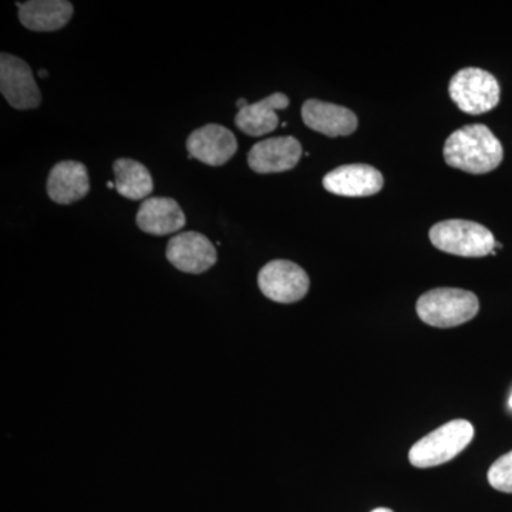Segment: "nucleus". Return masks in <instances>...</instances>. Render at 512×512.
Wrapping results in <instances>:
<instances>
[{
	"label": "nucleus",
	"instance_id": "f03ea898",
	"mask_svg": "<svg viewBox=\"0 0 512 512\" xmlns=\"http://www.w3.org/2000/svg\"><path fill=\"white\" fill-rule=\"evenodd\" d=\"M416 311L419 318L433 328H456L476 318L480 302L466 289L437 288L420 296Z\"/></svg>",
	"mask_w": 512,
	"mask_h": 512
},
{
	"label": "nucleus",
	"instance_id": "4be33fe9",
	"mask_svg": "<svg viewBox=\"0 0 512 512\" xmlns=\"http://www.w3.org/2000/svg\"><path fill=\"white\" fill-rule=\"evenodd\" d=\"M495 248L503 249V244H500V242H497V244H495Z\"/></svg>",
	"mask_w": 512,
	"mask_h": 512
},
{
	"label": "nucleus",
	"instance_id": "a211bd4d",
	"mask_svg": "<svg viewBox=\"0 0 512 512\" xmlns=\"http://www.w3.org/2000/svg\"><path fill=\"white\" fill-rule=\"evenodd\" d=\"M487 478L495 490L512 494V450L494 461Z\"/></svg>",
	"mask_w": 512,
	"mask_h": 512
},
{
	"label": "nucleus",
	"instance_id": "4468645a",
	"mask_svg": "<svg viewBox=\"0 0 512 512\" xmlns=\"http://www.w3.org/2000/svg\"><path fill=\"white\" fill-rule=\"evenodd\" d=\"M136 221L141 231L157 237L181 231L187 222L180 204L173 198L164 197L144 200L137 212Z\"/></svg>",
	"mask_w": 512,
	"mask_h": 512
},
{
	"label": "nucleus",
	"instance_id": "f3484780",
	"mask_svg": "<svg viewBox=\"0 0 512 512\" xmlns=\"http://www.w3.org/2000/svg\"><path fill=\"white\" fill-rule=\"evenodd\" d=\"M116 190L127 200H144L154 190V181L146 165L131 158H120L113 165Z\"/></svg>",
	"mask_w": 512,
	"mask_h": 512
},
{
	"label": "nucleus",
	"instance_id": "dca6fc26",
	"mask_svg": "<svg viewBox=\"0 0 512 512\" xmlns=\"http://www.w3.org/2000/svg\"><path fill=\"white\" fill-rule=\"evenodd\" d=\"M289 106V97L284 93H274L258 103L249 104L235 116V126L252 137L272 133L279 126L278 110Z\"/></svg>",
	"mask_w": 512,
	"mask_h": 512
},
{
	"label": "nucleus",
	"instance_id": "6e6552de",
	"mask_svg": "<svg viewBox=\"0 0 512 512\" xmlns=\"http://www.w3.org/2000/svg\"><path fill=\"white\" fill-rule=\"evenodd\" d=\"M167 259L185 274H204L217 264V249L200 232L190 231L175 235L168 241Z\"/></svg>",
	"mask_w": 512,
	"mask_h": 512
},
{
	"label": "nucleus",
	"instance_id": "412c9836",
	"mask_svg": "<svg viewBox=\"0 0 512 512\" xmlns=\"http://www.w3.org/2000/svg\"><path fill=\"white\" fill-rule=\"evenodd\" d=\"M39 76L42 77V79H46V77H47V70H45V69L40 70Z\"/></svg>",
	"mask_w": 512,
	"mask_h": 512
},
{
	"label": "nucleus",
	"instance_id": "7ed1b4c3",
	"mask_svg": "<svg viewBox=\"0 0 512 512\" xmlns=\"http://www.w3.org/2000/svg\"><path fill=\"white\" fill-rule=\"evenodd\" d=\"M474 426L468 420L448 421L426 437L417 441L409 451V461L417 468H431L446 464L466 450L474 439Z\"/></svg>",
	"mask_w": 512,
	"mask_h": 512
},
{
	"label": "nucleus",
	"instance_id": "f257e3e1",
	"mask_svg": "<svg viewBox=\"0 0 512 512\" xmlns=\"http://www.w3.org/2000/svg\"><path fill=\"white\" fill-rule=\"evenodd\" d=\"M500 140L484 124H470L454 131L444 144V160L450 167L470 174H487L503 163Z\"/></svg>",
	"mask_w": 512,
	"mask_h": 512
},
{
	"label": "nucleus",
	"instance_id": "423d86ee",
	"mask_svg": "<svg viewBox=\"0 0 512 512\" xmlns=\"http://www.w3.org/2000/svg\"><path fill=\"white\" fill-rule=\"evenodd\" d=\"M258 285L266 298L278 303H295L305 298L311 281L305 269L292 261L275 259L261 269Z\"/></svg>",
	"mask_w": 512,
	"mask_h": 512
},
{
	"label": "nucleus",
	"instance_id": "1a4fd4ad",
	"mask_svg": "<svg viewBox=\"0 0 512 512\" xmlns=\"http://www.w3.org/2000/svg\"><path fill=\"white\" fill-rule=\"evenodd\" d=\"M187 150L190 158H195L211 167H220L227 164L237 153V137L227 127H222L220 124H207L192 131L187 140Z\"/></svg>",
	"mask_w": 512,
	"mask_h": 512
},
{
	"label": "nucleus",
	"instance_id": "9d476101",
	"mask_svg": "<svg viewBox=\"0 0 512 512\" xmlns=\"http://www.w3.org/2000/svg\"><path fill=\"white\" fill-rule=\"evenodd\" d=\"M384 178L367 164H349L335 168L323 177V187L340 197H370L382 191Z\"/></svg>",
	"mask_w": 512,
	"mask_h": 512
},
{
	"label": "nucleus",
	"instance_id": "2eb2a0df",
	"mask_svg": "<svg viewBox=\"0 0 512 512\" xmlns=\"http://www.w3.org/2000/svg\"><path fill=\"white\" fill-rule=\"evenodd\" d=\"M73 12L67 0H30L20 5L19 20L33 32H56L69 23Z\"/></svg>",
	"mask_w": 512,
	"mask_h": 512
},
{
	"label": "nucleus",
	"instance_id": "9b49d317",
	"mask_svg": "<svg viewBox=\"0 0 512 512\" xmlns=\"http://www.w3.org/2000/svg\"><path fill=\"white\" fill-rule=\"evenodd\" d=\"M302 146L295 137H275L259 141L248 154V164L258 174L284 173L298 165Z\"/></svg>",
	"mask_w": 512,
	"mask_h": 512
},
{
	"label": "nucleus",
	"instance_id": "5701e85b",
	"mask_svg": "<svg viewBox=\"0 0 512 512\" xmlns=\"http://www.w3.org/2000/svg\"><path fill=\"white\" fill-rule=\"evenodd\" d=\"M510 407L512 409V394H511V397H510Z\"/></svg>",
	"mask_w": 512,
	"mask_h": 512
},
{
	"label": "nucleus",
	"instance_id": "f8f14e48",
	"mask_svg": "<svg viewBox=\"0 0 512 512\" xmlns=\"http://www.w3.org/2000/svg\"><path fill=\"white\" fill-rule=\"evenodd\" d=\"M302 119L311 130L328 137L350 136L359 124L352 110L316 99L303 103Z\"/></svg>",
	"mask_w": 512,
	"mask_h": 512
},
{
	"label": "nucleus",
	"instance_id": "6ab92c4d",
	"mask_svg": "<svg viewBox=\"0 0 512 512\" xmlns=\"http://www.w3.org/2000/svg\"><path fill=\"white\" fill-rule=\"evenodd\" d=\"M249 106L248 101L245 99H239L237 101V107L239 110L245 109V107Z\"/></svg>",
	"mask_w": 512,
	"mask_h": 512
},
{
	"label": "nucleus",
	"instance_id": "ddd939ff",
	"mask_svg": "<svg viewBox=\"0 0 512 512\" xmlns=\"http://www.w3.org/2000/svg\"><path fill=\"white\" fill-rule=\"evenodd\" d=\"M90 191L89 173L79 161L56 164L47 178V195L56 204L70 205L83 200Z\"/></svg>",
	"mask_w": 512,
	"mask_h": 512
},
{
	"label": "nucleus",
	"instance_id": "20e7f679",
	"mask_svg": "<svg viewBox=\"0 0 512 512\" xmlns=\"http://www.w3.org/2000/svg\"><path fill=\"white\" fill-rule=\"evenodd\" d=\"M430 241L440 251L464 258L495 255V238L490 229L466 220L441 221L430 229Z\"/></svg>",
	"mask_w": 512,
	"mask_h": 512
},
{
	"label": "nucleus",
	"instance_id": "39448f33",
	"mask_svg": "<svg viewBox=\"0 0 512 512\" xmlns=\"http://www.w3.org/2000/svg\"><path fill=\"white\" fill-rule=\"evenodd\" d=\"M448 93L458 109L473 116L495 109L501 96L498 80L478 67H466L454 74Z\"/></svg>",
	"mask_w": 512,
	"mask_h": 512
},
{
	"label": "nucleus",
	"instance_id": "0eeeda50",
	"mask_svg": "<svg viewBox=\"0 0 512 512\" xmlns=\"http://www.w3.org/2000/svg\"><path fill=\"white\" fill-rule=\"evenodd\" d=\"M0 92L13 109L32 110L42 103L29 64L8 53L0 55Z\"/></svg>",
	"mask_w": 512,
	"mask_h": 512
},
{
	"label": "nucleus",
	"instance_id": "aec40b11",
	"mask_svg": "<svg viewBox=\"0 0 512 512\" xmlns=\"http://www.w3.org/2000/svg\"><path fill=\"white\" fill-rule=\"evenodd\" d=\"M372 512H393V511L390 510V508L380 507V508H376V510H373Z\"/></svg>",
	"mask_w": 512,
	"mask_h": 512
}]
</instances>
